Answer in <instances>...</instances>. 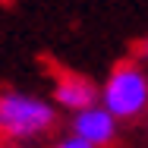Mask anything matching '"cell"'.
<instances>
[{"label":"cell","instance_id":"6da1fadb","mask_svg":"<svg viewBox=\"0 0 148 148\" xmlns=\"http://www.w3.org/2000/svg\"><path fill=\"white\" fill-rule=\"evenodd\" d=\"M57 126V104L29 91H0V139L16 148L41 142Z\"/></svg>","mask_w":148,"mask_h":148},{"label":"cell","instance_id":"7a4b0ae2","mask_svg":"<svg viewBox=\"0 0 148 148\" xmlns=\"http://www.w3.org/2000/svg\"><path fill=\"white\" fill-rule=\"evenodd\" d=\"M101 107L117 120H142L148 114V69L136 60L114 66L101 85Z\"/></svg>","mask_w":148,"mask_h":148},{"label":"cell","instance_id":"3957f363","mask_svg":"<svg viewBox=\"0 0 148 148\" xmlns=\"http://www.w3.org/2000/svg\"><path fill=\"white\" fill-rule=\"evenodd\" d=\"M117 132H120V120L110 110H104L101 104H95L88 110H79L69 120V136L82 139L91 148H110L117 142Z\"/></svg>","mask_w":148,"mask_h":148},{"label":"cell","instance_id":"277c9868","mask_svg":"<svg viewBox=\"0 0 148 148\" xmlns=\"http://www.w3.org/2000/svg\"><path fill=\"white\" fill-rule=\"evenodd\" d=\"M54 104L63 107V110H69V114H79V110H88L95 104H101V88L91 79H85V76L66 73L54 85Z\"/></svg>","mask_w":148,"mask_h":148},{"label":"cell","instance_id":"5b68a950","mask_svg":"<svg viewBox=\"0 0 148 148\" xmlns=\"http://www.w3.org/2000/svg\"><path fill=\"white\" fill-rule=\"evenodd\" d=\"M54 148H91V145H85L82 139H76V136H66V139H60Z\"/></svg>","mask_w":148,"mask_h":148}]
</instances>
